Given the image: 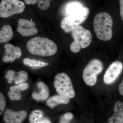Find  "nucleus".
<instances>
[{"label":"nucleus","instance_id":"obj_1","mask_svg":"<svg viewBox=\"0 0 123 123\" xmlns=\"http://www.w3.org/2000/svg\"><path fill=\"white\" fill-rule=\"evenodd\" d=\"M27 48L33 55L43 56H51L57 52L55 43L48 38L37 37L31 39L27 43Z\"/></svg>","mask_w":123,"mask_h":123},{"label":"nucleus","instance_id":"obj_2","mask_svg":"<svg viewBox=\"0 0 123 123\" xmlns=\"http://www.w3.org/2000/svg\"><path fill=\"white\" fill-rule=\"evenodd\" d=\"M113 24L112 18L107 13H99L95 15L94 19L93 26L97 37L104 41L111 39Z\"/></svg>","mask_w":123,"mask_h":123},{"label":"nucleus","instance_id":"obj_3","mask_svg":"<svg viewBox=\"0 0 123 123\" xmlns=\"http://www.w3.org/2000/svg\"><path fill=\"white\" fill-rule=\"evenodd\" d=\"M73 42L70 44V50L73 53L79 52L81 49L86 48L90 45L92 40V35L89 30L81 26L77 27L72 31Z\"/></svg>","mask_w":123,"mask_h":123},{"label":"nucleus","instance_id":"obj_4","mask_svg":"<svg viewBox=\"0 0 123 123\" xmlns=\"http://www.w3.org/2000/svg\"><path fill=\"white\" fill-rule=\"evenodd\" d=\"M54 87L58 94L69 98L75 96V92L71 79L64 73L57 74L55 78Z\"/></svg>","mask_w":123,"mask_h":123},{"label":"nucleus","instance_id":"obj_5","mask_svg":"<svg viewBox=\"0 0 123 123\" xmlns=\"http://www.w3.org/2000/svg\"><path fill=\"white\" fill-rule=\"evenodd\" d=\"M103 64L100 60L97 59L91 60L84 68L83 72V80L87 85H95L98 80V75L102 72Z\"/></svg>","mask_w":123,"mask_h":123},{"label":"nucleus","instance_id":"obj_6","mask_svg":"<svg viewBox=\"0 0 123 123\" xmlns=\"http://www.w3.org/2000/svg\"><path fill=\"white\" fill-rule=\"evenodd\" d=\"M89 13V9L85 7L81 11L64 18L61 22V29L66 33L72 31L85 21L88 17Z\"/></svg>","mask_w":123,"mask_h":123},{"label":"nucleus","instance_id":"obj_7","mask_svg":"<svg viewBox=\"0 0 123 123\" xmlns=\"http://www.w3.org/2000/svg\"><path fill=\"white\" fill-rule=\"evenodd\" d=\"M25 4L19 0H2L0 3V17L6 18L22 13Z\"/></svg>","mask_w":123,"mask_h":123},{"label":"nucleus","instance_id":"obj_8","mask_svg":"<svg viewBox=\"0 0 123 123\" xmlns=\"http://www.w3.org/2000/svg\"><path fill=\"white\" fill-rule=\"evenodd\" d=\"M123 69V64L121 62H112L106 70L104 76L105 84L110 85L114 83L121 74Z\"/></svg>","mask_w":123,"mask_h":123},{"label":"nucleus","instance_id":"obj_9","mask_svg":"<svg viewBox=\"0 0 123 123\" xmlns=\"http://www.w3.org/2000/svg\"><path fill=\"white\" fill-rule=\"evenodd\" d=\"M35 22L32 21L20 18L18 21L17 31L23 37L32 36L37 34L38 30Z\"/></svg>","mask_w":123,"mask_h":123},{"label":"nucleus","instance_id":"obj_10","mask_svg":"<svg viewBox=\"0 0 123 123\" xmlns=\"http://www.w3.org/2000/svg\"><path fill=\"white\" fill-rule=\"evenodd\" d=\"M4 48L5 53L2 60L5 63L13 62L21 56V50L18 46H14L11 43H6L4 46Z\"/></svg>","mask_w":123,"mask_h":123},{"label":"nucleus","instance_id":"obj_11","mask_svg":"<svg viewBox=\"0 0 123 123\" xmlns=\"http://www.w3.org/2000/svg\"><path fill=\"white\" fill-rule=\"evenodd\" d=\"M27 116V112L24 110L14 111L7 109L4 112L3 119L5 123H22Z\"/></svg>","mask_w":123,"mask_h":123},{"label":"nucleus","instance_id":"obj_12","mask_svg":"<svg viewBox=\"0 0 123 123\" xmlns=\"http://www.w3.org/2000/svg\"><path fill=\"white\" fill-rule=\"evenodd\" d=\"M37 86L39 91L33 92L31 95L32 98L37 101H44L47 99L49 91L47 85L43 82L39 81L37 83Z\"/></svg>","mask_w":123,"mask_h":123},{"label":"nucleus","instance_id":"obj_13","mask_svg":"<svg viewBox=\"0 0 123 123\" xmlns=\"http://www.w3.org/2000/svg\"><path fill=\"white\" fill-rule=\"evenodd\" d=\"M114 114L108 119V123H123V102L118 101L115 104Z\"/></svg>","mask_w":123,"mask_h":123},{"label":"nucleus","instance_id":"obj_14","mask_svg":"<svg viewBox=\"0 0 123 123\" xmlns=\"http://www.w3.org/2000/svg\"><path fill=\"white\" fill-rule=\"evenodd\" d=\"M30 123H51L50 119L45 116L41 110H35L32 111L29 117Z\"/></svg>","mask_w":123,"mask_h":123},{"label":"nucleus","instance_id":"obj_15","mask_svg":"<svg viewBox=\"0 0 123 123\" xmlns=\"http://www.w3.org/2000/svg\"><path fill=\"white\" fill-rule=\"evenodd\" d=\"M69 102L70 99L68 98L58 94L49 98L47 100L46 104L49 107L53 108L60 104L66 105L68 104Z\"/></svg>","mask_w":123,"mask_h":123},{"label":"nucleus","instance_id":"obj_16","mask_svg":"<svg viewBox=\"0 0 123 123\" xmlns=\"http://www.w3.org/2000/svg\"><path fill=\"white\" fill-rule=\"evenodd\" d=\"M13 36V31L11 26L8 24L4 25L0 31V43H5L9 42Z\"/></svg>","mask_w":123,"mask_h":123},{"label":"nucleus","instance_id":"obj_17","mask_svg":"<svg viewBox=\"0 0 123 123\" xmlns=\"http://www.w3.org/2000/svg\"><path fill=\"white\" fill-rule=\"evenodd\" d=\"M23 63L24 65L27 66L31 67L42 68L45 67L48 65V63L39 61L31 59L28 58H26L23 60Z\"/></svg>","mask_w":123,"mask_h":123},{"label":"nucleus","instance_id":"obj_18","mask_svg":"<svg viewBox=\"0 0 123 123\" xmlns=\"http://www.w3.org/2000/svg\"><path fill=\"white\" fill-rule=\"evenodd\" d=\"M28 79V73L25 71H20L15 72L14 77V84L18 85L24 83Z\"/></svg>","mask_w":123,"mask_h":123},{"label":"nucleus","instance_id":"obj_19","mask_svg":"<svg viewBox=\"0 0 123 123\" xmlns=\"http://www.w3.org/2000/svg\"><path fill=\"white\" fill-rule=\"evenodd\" d=\"M29 85L27 83H21L16 85L12 86L10 88V90L18 92L26 90L29 88Z\"/></svg>","mask_w":123,"mask_h":123},{"label":"nucleus","instance_id":"obj_20","mask_svg":"<svg viewBox=\"0 0 123 123\" xmlns=\"http://www.w3.org/2000/svg\"><path fill=\"white\" fill-rule=\"evenodd\" d=\"M52 0H38L37 4L39 8L42 11H44L50 7Z\"/></svg>","mask_w":123,"mask_h":123},{"label":"nucleus","instance_id":"obj_21","mask_svg":"<svg viewBox=\"0 0 123 123\" xmlns=\"http://www.w3.org/2000/svg\"><path fill=\"white\" fill-rule=\"evenodd\" d=\"M7 95L10 100L12 101L20 100L22 97L21 92H16L11 90L8 92Z\"/></svg>","mask_w":123,"mask_h":123},{"label":"nucleus","instance_id":"obj_22","mask_svg":"<svg viewBox=\"0 0 123 123\" xmlns=\"http://www.w3.org/2000/svg\"><path fill=\"white\" fill-rule=\"evenodd\" d=\"M15 73V71L11 69L7 70L6 72L5 77V78L7 79V82L9 84H11L12 82Z\"/></svg>","mask_w":123,"mask_h":123},{"label":"nucleus","instance_id":"obj_23","mask_svg":"<svg viewBox=\"0 0 123 123\" xmlns=\"http://www.w3.org/2000/svg\"><path fill=\"white\" fill-rule=\"evenodd\" d=\"M6 102L5 97L2 93H0V115H1L4 112L6 106Z\"/></svg>","mask_w":123,"mask_h":123},{"label":"nucleus","instance_id":"obj_24","mask_svg":"<svg viewBox=\"0 0 123 123\" xmlns=\"http://www.w3.org/2000/svg\"><path fill=\"white\" fill-rule=\"evenodd\" d=\"M62 117L70 121L73 118V115L71 112H67Z\"/></svg>","mask_w":123,"mask_h":123},{"label":"nucleus","instance_id":"obj_25","mask_svg":"<svg viewBox=\"0 0 123 123\" xmlns=\"http://www.w3.org/2000/svg\"><path fill=\"white\" fill-rule=\"evenodd\" d=\"M120 4V17L123 21V0H119Z\"/></svg>","mask_w":123,"mask_h":123},{"label":"nucleus","instance_id":"obj_26","mask_svg":"<svg viewBox=\"0 0 123 123\" xmlns=\"http://www.w3.org/2000/svg\"><path fill=\"white\" fill-rule=\"evenodd\" d=\"M24 2L27 5H34L37 2L38 0H24Z\"/></svg>","mask_w":123,"mask_h":123},{"label":"nucleus","instance_id":"obj_27","mask_svg":"<svg viewBox=\"0 0 123 123\" xmlns=\"http://www.w3.org/2000/svg\"><path fill=\"white\" fill-rule=\"evenodd\" d=\"M118 90L120 94L123 96V79L119 86Z\"/></svg>","mask_w":123,"mask_h":123},{"label":"nucleus","instance_id":"obj_28","mask_svg":"<svg viewBox=\"0 0 123 123\" xmlns=\"http://www.w3.org/2000/svg\"><path fill=\"white\" fill-rule=\"evenodd\" d=\"M70 121L69 120L65 119L62 117L60 120L59 123H69V122Z\"/></svg>","mask_w":123,"mask_h":123}]
</instances>
